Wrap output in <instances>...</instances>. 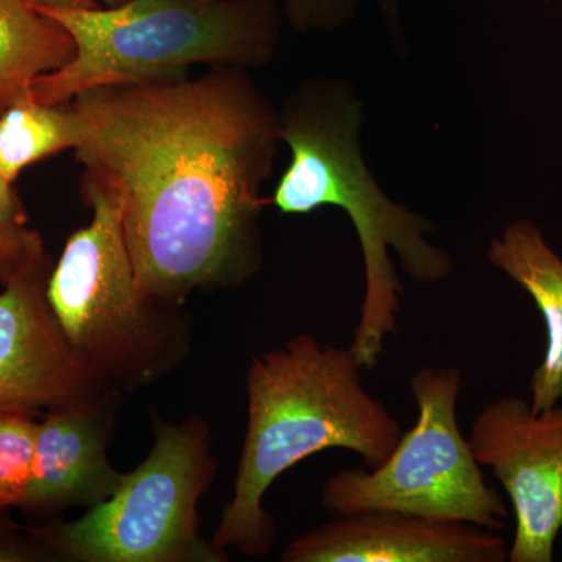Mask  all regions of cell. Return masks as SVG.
<instances>
[{"label":"cell","instance_id":"obj_1","mask_svg":"<svg viewBox=\"0 0 562 562\" xmlns=\"http://www.w3.org/2000/svg\"><path fill=\"white\" fill-rule=\"evenodd\" d=\"M68 103L83 183L116 203L144 294L183 306L260 271V191L279 116L243 69L106 85Z\"/></svg>","mask_w":562,"mask_h":562},{"label":"cell","instance_id":"obj_2","mask_svg":"<svg viewBox=\"0 0 562 562\" xmlns=\"http://www.w3.org/2000/svg\"><path fill=\"white\" fill-rule=\"evenodd\" d=\"M362 366L349 349L299 333L258 355L247 369V428L231 502L213 541L217 549L260 558L277 539L262 501L281 473L327 449L382 465L401 441L402 424L366 390Z\"/></svg>","mask_w":562,"mask_h":562},{"label":"cell","instance_id":"obj_3","mask_svg":"<svg viewBox=\"0 0 562 562\" xmlns=\"http://www.w3.org/2000/svg\"><path fill=\"white\" fill-rule=\"evenodd\" d=\"M360 105L350 92L302 91L279 117L280 140L291 161L271 199L283 214L336 206L349 214L364 258L366 290L349 350L366 371L379 364L384 342L397 333L403 286L390 249L402 269L422 284L438 283L453 271L450 255L432 246L427 220L397 205L372 179L360 151Z\"/></svg>","mask_w":562,"mask_h":562},{"label":"cell","instance_id":"obj_4","mask_svg":"<svg viewBox=\"0 0 562 562\" xmlns=\"http://www.w3.org/2000/svg\"><path fill=\"white\" fill-rule=\"evenodd\" d=\"M38 10L76 44L69 65L33 80V99L44 105H65L106 85L184 76L192 65H261L279 38L272 0H124L102 9Z\"/></svg>","mask_w":562,"mask_h":562},{"label":"cell","instance_id":"obj_5","mask_svg":"<svg viewBox=\"0 0 562 562\" xmlns=\"http://www.w3.org/2000/svg\"><path fill=\"white\" fill-rule=\"evenodd\" d=\"M92 210L50 269L46 295L69 346L121 392L138 391L190 357V321L181 306L140 290L120 210L106 192L83 183Z\"/></svg>","mask_w":562,"mask_h":562},{"label":"cell","instance_id":"obj_6","mask_svg":"<svg viewBox=\"0 0 562 562\" xmlns=\"http://www.w3.org/2000/svg\"><path fill=\"white\" fill-rule=\"evenodd\" d=\"M154 435L146 460L125 473L109 501L74 522L31 530L52 561H228L225 550L201 535L199 502L217 471L209 422L155 417Z\"/></svg>","mask_w":562,"mask_h":562},{"label":"cell","instance_id":"obj_7","mask_svg":"<svg viewBox=\"0 0 562 562\" xmlns=\"http://www.w3.org/2000/svg\"><path fill=\"white\" fill-rule=\"evenodd\" d=\"M461 387L462 372L454 366L414 373L409 390L419 409L416 425L379 468L344 469L328 479L322 487L324 508L336 516L391 509L494 531L505 528V502L484 479L458 427Z\"/></svg>","mask_w":562,"mask_h":562},{"label":"cell","instance_id":"obj_8","mask_svg":"<svg viewBox=\"0 0 562 562\" xmlns=\"http://www.w3.org/2000/svg\"><path fill=\"white\" fill-rule=\"evenodd\" d=\"M469 443L512 498L508 561L552 562L562 530V405L532 413L530 402L505 395L476 414Z\"/></svg>","mask_w":562,"mask_h":562},{"label":"cell","instance_id":"obj_9","mask_svg":"<svg viewBox=\"0 0 562 562\" xmlns=\"http://www.w3.org/2000/svg\"><path fill=\"white\" fill-rule=\"evenodd\" d=\"M46 257L0 291V413L43 408L116 390L66 341L46 286Z\"/></svg>","mask_w":562,"mask_h":562},{"label":"cell","instance_id":"obj_10","mask_svg":"<svg viewBox=\"0 0 562 562\" xmlns=\"http://www.w3.org/2000/svg\"><path fill=\"white\" fill-rule=\"evenodd\" d=\"M497 531L461 520L391 509L342 514L303 532L283 550V562H503Z\"/></svg>","mask_w":562,"mask_h":562},{"label":"cell","instance_id":"obj_11","mask_svg":"<svg viewBox=\"0 0 562 562\" xmlns=\"http://www.w3.org/2000/svg\"><path fill=\"white\" fill-rule=\"evenodd\" d=\"M121 392L106 390L47 409L38 422L31 483L21 508L55 514L92 508L116 494L125 473L116 471L109 446L116 428Z\"/></svg>","mask_w":562,"mask_h":562},{"label":"cell","instance_id":"obj_12","mask_svg":"<svg viewBox=\"0 0 562 562\" xmlns=\"http://www.w3.org/2000/svg\"><path fill=\"white\" fill-rule=\"evenodd\" d=\"M487 260L531 295L546 322V355L530 384L531 412L541 413L562 401V260L525 220L491 243Z\"/></svg>","mask_w":562,"mask_h":562},{"label":"cell","instance_id":"obj_13","mask_svg":"<svg viewBox=\"0 0 562 562\" xmlns=\"http://www.w3.org/2000/svg\"><path fill=\"white\" fill-rule=\"evenodd\" d=\"M74 55L72 36L57 21L29 0H0V113Z\"/></svg>","mask_w":562,"mask_h":562},{"label":"cell","instance_id":"obj_14","mask_svg":"<svg viewBox=\"0 0 562 562\" xmlns=\"http://www.w3.org/2000/svg\"><path fill=\"white\" fill-rule=\"evenodd\" d=\"M80 120L70 103L44 105L32 91L0 113V173L14 183L33 162L76 149Z\"/></svg>","mask_w":562,"mask_h":562},{"label":"cell","instance_id":"obj_15","mask_svg":"<svg viewBox=\"0 0 562 562\" xmlns=\"http://www.w3.org/2000/svg\"><path fill=\"white\" fill-rule=\"evenodd\" d=\"M38 422L29 414L0 413V514L21 508L31 483Z\"/></svg>","mask_w":562,"mask_h":562},{"label":"cell","instance_id":"obj_16","mask_svg":"<svg viewBox=\"0 0 562 562\" xmlns=\"http://www.w3.org/2000/svg\"><path fill=\"white\" fill-rule=\"evenodd\" d=\"M43 238L25 225H0V286L46 258Z\"/></svg>","mask_w":562,"mask_h":562},{"label":"cell","instance_id":"obj_17","mask_svg":"<svg viewBox=\"0 0 562 562\" xmlns=\"http://www.w3.org/2000/svg\"><path fill=\"white\" fill-rule=\"evenodd\" d=\"M52 561L49 553L29 530L25 535L0 528V562Z\"/></svg>","mask_w":562,"mask_h":562},{"label":"cell","instance_id":"obj_18","mask_svg":"<svg viewBox=\"0 0 562 562\" xmlns=\"http://www.w3.org/2000/svg\"><path fill=\"white\" fill-rule=\"evenodd\" d=\"M27 220V213L14 191L13 183L0 173V225H25Z\"/></svg>","mask_w":562,"mask_h":562},{"label":"cell","instance_id":"obj_19","mask_svg":"<svg viewBox=\"0 0 562 562\" xmlns=\"http://www.w3.org/2000/svg\"><path fill=\"white\" fill-rule=\"evenodd\" d=\"M36 9L90 10L113 7L124 0H29Z\"/></svg>","mask_w":562,"mask_h":562},{"label":"cell","instance_id":"obj_20","mask_svg":"<svg viewBox=\"0 0 562 562\" xmlns=\"http://www.w3.org/2000/svg\"><path fill=\"white\" fill-rule=\"evenodd\" d=\"M380 5L383 7L384 10L391 11L394 10L395 0H379Z\"/></svg>","mask_w":562,"mask_h":562}]
</instances>
